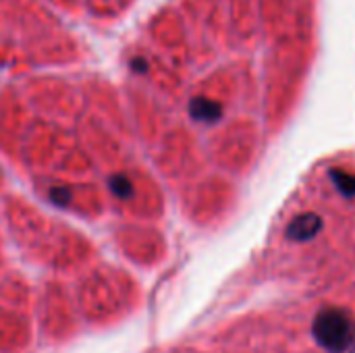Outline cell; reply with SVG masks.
Masks as SVG:
<instances>
[{"mask_svg":"<svg viewBox=\"0 0 355 353\" xmlns=\"http://www.w3.org/2000/svg\"><path fill=\"white\" fill-rule=\"evenodd\" d=\"M312 333L329 353H347L355 345V325L343 310L329 308L314 318Z\"/></svg>","mask_w":355,"mask_h":353,"instance_id":"obj_1","label":"cell"},{"mask_svg":"<svg viewBox=\"0 0 355 353\" xmlns=\"http://www.w3.org/2000/svg\"><path fill=\"white\" fill-rule=\"evenodd\" d=\"M320 229H322V218H320L318 214H314V212H306V214L295 216V218L289 223V227H287V237H289L291 241L302 243V241H308V239L316 237Z\"/></svg>","mask_w":355,"mask_h":353,"instance_id":"obj_2","label":"cell"},{"mask_svg":"<svg viewBox=\"0 0 355 353\" xmlns=\"http://www.w3.org/2000/svg\"><path fill=\"white\" fill-rule=\"evenodd\" d=\"M189 114L193 121L198 123H218L220 117H223V106L210 98H204V96H196L191 98L189 102Z\"/></svg>","mask_w":355,"mask_h":353,"instance_id":"obj_3","label":"cell"},{"mask_svg":"<svg viewBox=\"0 0 355 353\" xmlns=\"http://www.w3.org/2000/svg\"><path fill=\"white\" fill-rule=\"evenodd\" d=\"M108 187H110V191L116 196V198H121V200H127V198H131V193H133V183L127 179V175H110L108 177Z\"/></svg>","mask_w":355,"mask_h":353,"instance_id":"obj_4","label":"cell"},{"mask_svg":"<svg viewBox=\"0 0 355 353\" xmlns=\"http://www.w3.org/2000/svg\"><path fill=\"white\" fill-rule=\"evenodd\" d=\"M331 179H333V183L337 185V189L341 191V193H345L347 198H354L355 196V177L354 175H349V173H345V171H331Z\"/></svg>","mask_w":355,"mask_h":353,"instance_id":"obj_5","label":"cell"},{"mask_svg":"<svg viewBox=\"0 0 355 353\" xmlns=\"http://www.w3.org/2000/svg\"><path fill=\"white\" fill-rule=\"evenodd\" d=\"M50 198L56 206H69L71 202V191L67 187H54L50 189Z\"/></svg>","mask_w":355,"mask_h":353,"instance_id":"obj_6","label":"cell"},{"mask_svg":"<svg viewBox=\"0 0 355 353\" xmlns=\"http://www.w3.org/2000/svg\"><path fill=\"white\" fill-rule=\"evenodd\" d=\"M131 67H133L137 73H144V71H146V62H144L141 58H135V60H131Z\"/></svg>","mask_w":355,"mask_h":353,"instance_id":"obj_7","label":"cell"}]
</instances>
